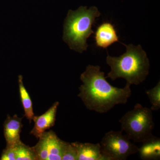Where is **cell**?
Wrapping results in <instances>:
<instances>
[{
    "label": "cell",
    "instance_id": "6da1fadb",
    "mask_svg": "<svg viewBox=\"0 0 160 160\" xmlns=\"http://www.w3.org/2000/svg\"><path fill=\"white\" fill-rule=\"evenodd\" d=\"M80 79L83 84L79 88L78 97L87 109L98 113H106L116 105H125L131 95V85L126 83L123 88L112 86L99 66H87Z\"/></svg>",
    "mask_w": 160,
    "mask_h": 160
},
{
    "label": "cell",
    "instance_id": "7a4b0ae2",
    "mask_svg": "<svg viewBox=\"0 0 160 160\" xmlns=\"http://www.w3.org/2000/svg\"><path fill=\"white\" fill-rule=\"evenodd\" d=\"M125 45L126 51L119 57L106 58V63L111 68L106 77L112 81L122 78L130 85H138L143 82L149 73V60L142 46L132 44Z\"/></svg>",
    "mask_w": 160,
    "mask_h": 160
},
{
    "label": "cell",
    "instance_id": "3957f363",
    "mask_svg": "<svg viewBox=\"0 0 160 160\" xmlns=\"http://www.w3.org/2000/svg\"><path fill=\"white\" fill-rule=\"evenodd\" d=\"M100 15L96 7L87 9L81 6L76 11L69 10L64 22L63 40L70 49L80 53L87 50V39L94 33L92 27Z\"/></svg>",
    "mask_w": 160,
    "mask_h": 160
},
{
    "label": "cell",
    "instance_id": "277c9868",
    "mask_svg": "<svg viewBox=\"0 0 160 160\" xmlns=\"http://www.w3.org/2000/svg\"><path fill=\"white\" fill-rule=\"evenodd\" d=\"M119 122L122 131L135 142H143L153 136L154 123L152 111L139 103L126 112L120 119Z\"/></svg>",
    "mask_w": 160,
    "mask_h": 160
},
{
    "label": "cell",
    "instance_id": "5b68a950",
    "mask_svg": "<svg viewBox=\"0 0 160 160\" xmlns=\"http://www.w3.org/2000/svg\"><path fill=\"white\" fill-rule=\"evenodd\" d=\"M122 131L106 132L101 142V152L105 160H125L138 152L139 148L131 142Z\"/></svg>",
    "mask_w": 160,
    "mask_h": 160
},
{
    "label": "cell",
    "instance_id": "8992f818",
    "mask_svg": "<svg viewBox=\"0 0 160 160\" xmlns=\"http://www.w3.org/2000/svg\"><path fill=\"white\" fill-rule=\"evenodd\" d=\"M59 105V102H55L43 114L39 116H34L32 120L34 122V126L30 132V134L39 138L46 130L54 126Z\"/></svg>",
    "mask_w": 160,
    "mask_h": 160
},
{
    "label": "cell",
    "instance_id": "52a82bcc",
    "mask_svg": "<svg viewBox=\"0 0 160 160\" xmlns=\"http://www.w3.org/2000/svg\"><path fill=\"white\" fill-rule=\"evenodd\" d=\"M22 118L16 114L12 117L7 116L4 124V134L6 142V147H14L21 142L20 134L23 125Z\"/></svg>",
    "mask_w": 160,
    "mask_h": 160
},
{
    "label": "cell",
    "instance_id": "ba28073f",
    "mask_svg": "<svg viewBox=\"0 0 160 160\" xmlns=\"http://www.w3.org/2000/svg\"><path fill=\"white\" fill-rule=\"evenodd\" d=\"M96 44L98 47L106 49L116 42H119L114 26L109 22H104L98 27L95 33Z\"/></svg>",
    "mask_w": 160,
    "mask_h": 160
},
{
    "label": "cell",
    "instance_id": "9c48e42d",
    "mask_svg": "<svg viewBox=\"0 0 160 160\" xmlns=\"http://www.w3.org/2000/svg\"><path fill=\"white\" fill-rule=\"evenodd\" d=\"M76 149L77 160H105L101 152L99 143H71Z\"/></svg>",
    "mask_w": 160,
    "mask_h": 160
},
{
    "label": "cell",
    "instance_id": "30bf717a",
    "mask_svg": "<svg viewBox=\"0 0 160 160\" xmlns=\"http://www.w3.org/2000/svg\"><path fill=\"white\" fill-rule=\"evenodd\" d=\"M46 137L48 149V160H62L66 142L60 139L53 131L44 132Z\"/></svg>",
    "mask_w": 160,
    "mask_h": 160
},
{
    "label": "cell",
    "instance_id": "8fae6325",
    "mask_svg": "<svg viewBox=\"0 0 160 160\" xmlns=\"http://www.w3.org/2000/svg\"><path fill=\"white\" fill-rule=\"evenodd\" d=\"M139 148L141 158L143 160H159L160 158V139L152 136L143 142Z\"/></svg>",
    "mask_w": 160,
    "mask_h": 160
},
{
    "label": "cell",
    "instance_id": "7c38bea8",
    "mask_svg": "<svg viewBox=\"0 0 160 160\" xmlns=\"http://www.w3.org/2000/svg\"><path fill=\"white\" fill-rule=\"evenodd\" d=\"M18 78L20 98L25 112V116L29 120V123H31L34 116L32 101L23 84L22 76L20 75Z\"/></svg>",
    "mask_w": 160,
    "mask_h": 160
},
{
    "label": "cell",
    "instance_id": "4fadbf2b",
    "mask_svg": "<svg viewBox=\"0 0 160 160\" xmlns=\"http://www.w3.org/2000/svg\"><path fill=\"white\" fill-rule=\"evenodd\" d=\"M14 148L16 160H37L33 148L25 145L22 141Z\"/></svg>",
    "mask_w": 160,
    "mask_h": 160
},
{
    "label": "cell",
    "instance_id": "5bb4252c",
    "mask_svg": "<svg viewBox=\"0 0 160 160\" xmlns=\"http://www.w3.org/2000/svg\"><path fill=\"white\" fill-rule=\"evenodd\" d=\"M37 160H48V153L47 149V142L45 133L39 138V141L35 146L32 147Z\"/></svg>",
    "mask_w": 160,
    "mask_h": 160
},
{
    "label": "cell",
    "instance_id": "9a60e30c",
    "mask_svg": "<svg viewBox=\"0 0 160 160\" xmlns=\"http://www.w3.org/2000/svg\"><path fill=\"white\" fill-rule=\"evenodd\" d=\"M146 93L151 104L152 111H157L160 109V82L152 89L146 90Z\"/></svg>",
    "mask_w": 160,
    "mask_h": 160
},
{
    "label": "cell",
    "instance_id": "2e32d148",
    "mask_svg": "<svg viewBox=\"0 0 160 160\" xmlns=\"http://www.w3.org/2000/svg\"><path fill=\"white\" fill-rule=\"evenodd\" d=\"M62 160H77L76 149L71 143L66 142L62 156Z\"/></svg>",
    "mask_w": 160,
    "mask_h": 160
},
{
    "label": "cell",
    "instance_id": "e0dca14e",
    "mask_svg": "<svg viewBox=\"0 0 160 160\" xmlns=\"http://www.w3.org/2000/svg\"><path fill=\"white\" fill-rule=\"evenodd\" d=\"M1 160H16L14 147H6L1 155Z\"/></svg>",
    "mask_w": 160,
    "mask_h": 160
}]
</instances>
